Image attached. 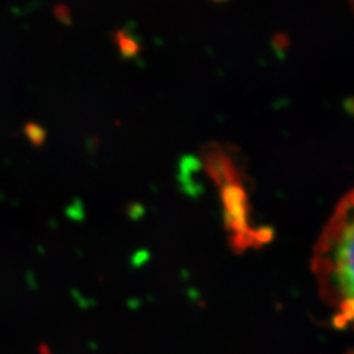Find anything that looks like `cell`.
<instances>
[{
	"mask_svg": "<svg viewBox=\"0 0 354 354\" xmlns=\"http://www.w3.org/2000/svg\"><path fill=\"white\" fill-rule=\"evenodd\" d=\"M352 4H353V8H354V0H352Z\"/></svg>",
	"mask_w": 354,
	"mask_h": 354,
	"instance_id": "obj_2",
	"label": "cell"
},
{
	"mask_svg": "<svg viewBox=\"0 0 354 354\" xmlns=\"http://www.w3.org/2000/svg\"><path fill=\"white\" fill-rule=\"evenodd\" d=\"M311 268L335 326L354 330V189L342 197L323 228Z\"/></svg>",
	"mask_w": 354,
	"mask_h": 354,
	"instance_id": "obj_1",
	"label": "cell"
}]
</instances>
